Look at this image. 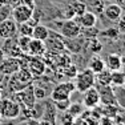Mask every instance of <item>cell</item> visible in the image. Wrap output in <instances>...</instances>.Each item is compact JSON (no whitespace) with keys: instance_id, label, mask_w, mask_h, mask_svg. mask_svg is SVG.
Listing matches in <instances>:
<instances>
[{"instance_id":"6da1fadb","label":"cell","mask_w":125,"mask_h":125,"mask_svg":"<svg viewBox=\"0 0 125 125\" xmlns=\"http://www.w3.org/2000/svg\"><path fill=\"white\" fill-rule=\"evenodd\" d=\"M21 113V106L13 99L0 97V116L5 120H15Z\"/></svg>"},{"instance_id":"7a4b0ae2","label":"cell","mask_w":125,"mask_h":125,"mask_svg":"<svg viewBox=\"0 0 125 125\" xmlns=\"http://www.w3.org/2000/svg\"><path fill=\"white\" fill-rule=\"evenodd\" d=\"M57 29L62 37L69 39V40L77 39L81 35V27L75 19H65L64 21L57 23Z\"/></svg>"},{"instance_id":"3957f363","label":"cell","mask_w":125,"mask_h":125,"mask_svg":"<svg viewBox=\"0 0 125 125\" xmlns=\"http://www.w3.org/2000/svg\"><path fill=\"white\" fill-rule=\"evenodd\" d=\"M94 87V73L89 68L77 72L75 76V88L77 92L84 93L87 89Z\"/></svg>"},{"instance_id":"277c9868","label":"cell","mask_w":125,"mask_h":125,"mask_svg":"<svg viewBox=\"0 0 125 125\" xmlns=\"http://www.w3.org/2000/svg\"><path fill=\"white\" fill-rule=\"evenodd\" d=\"M75 91H76V88H75V83L73 81L59 83V84L51 91V100L57 101V100L71 99V96H72V93Z\"/></svg>"},{"instance_id":"5b68a950","label":"cell","mask_w":125,"mask_h":125,"mask_svg":"<svg viewBox=\"0 0 125 125\" xmlns=\"http://www.w3.org/2000/svg\"><path fill=\"white\" fill-rule=\"evenodd\" d=\"M15 101L20 104L21 108H32L36 103V99H35V94H33V85L29 84L27 85L24 89L19 92H15L13 93Z\"/></svg>"},{"instance_id":"8992f818","label":"cell","mask_w":125,"mask_h":125,"mask_svg":"<svg viewBox=\"0 0 125 125\" xmlns=\"http://www.w3.org/2000/svg\"><path fill=\"white\" fill-rule=\"evenodd\" d=\"M32 15H33V8L23 4V3L21 4H17L13 10H11V16H12L13 21L16 23V24L28 21L32 17Z\"/></svg>"},{"instance_id":"52a82bcc","label":"cell","mask_w":125,"mask_h":125,"mask_svg":"<svg viewBox=\"0 0 125 125\" xmlns=\"http://www.w3.org/2000/svg\"><path fill=\"white\" fill-rule=\"evenodd\" d=\"M44 43H45L47 51H51L55 55L60 53L64 49V45H65L61 35H57L56 32H52V31H49V36L47 37V40Z\"/></svg>"},{"instance_id":"ba28073f","label":"cell","mask_w":125,"mask_h":125,"mask_svg":"<svg viewBox=\"0 0 125 125\" xmlns=\"http://www.w3.org/2000/svg\"><path fill=\"white\" fill-rule=\"evenodd\" d=\"M0 48L3 49V52L5 53V56H10V57H19L23 53L21 49H20V47H19V44H17V36L1 40Z\"/></svg>"},{"instance_id":"9c48e42d","label":"cell","mask_w":125,"mask_h":125,"mask_svg":"<svg viewBox=\"0 0 125 125\" xmlns=\"http://www.w3.org/2000/svg\"><path fill=\"white\" fill-rule=\"evenodd\" d=\"M17 36V24L13 21L12 17L0 21V39H11Z\"/></svg>"},{"instance_id":"30bf717a","label":"cell","mask_w":125,"mask_h":125,"mask_svg":"<svg viewBox=\"0 0 125 125\" xmlns=\"http://www.w3.org/2000/svg\"><path fill=\"white\" fill-rule=\"evenodd\" d=\"M84 96H83V105L88 109H93L96 106H99L100 104V94H99V91H97L96 87H92L87 89L84 92Z\"/></svg>"},{"instance_id":"8fae6325","label":"cell","mask_w":125,"mask_h":125,"mask_svg":"<svg viewBox=\"0 0 125 125\" xmlns=\"http://www.w3.org/2000/svg\"><path fill=\"white\" fill-rule=\"evenodd\" d=\"M20 69L17 57H7L0 62V75L3 76H12Z\"/></svg>"},{"instance_id":"7c38bea8","label":"cell","mask_w":125,"mask_h":125,"mask_svg":"<svg viewBox=\"0 0 125 125\" xmlns=\"http://www.w3.org/2000/svg\"><path fill=\"white\" fill-rule=\"evenodd\" d=\"M99 91L100 94V103L103 105H117L115 99V93H113V87L112 85H94Z\"/></svg>"},{"instance_id":"4fadbf2b","label":"cell","mask_w":125,"mask_h":125,"mask_svg":"<svg viewBox=\"0 0 125 125\" xmlns=\"http://www.w3.org/2000/svg\"><path fill=\"white\" fill-rule=\"evenodd\" d=\"M45 61L41 57H36V56H31L29 59V64H28V69L29 72L32 73L33 79H37V77L43 76L44 72H45Z\"/></svg>"},{"instance_id":"5bb4252c","label":"cell","mask_w":125,"mask_h":125,"mask_svg":"<svg viewBox=\"0 0 125 125\" xmlns=\"http://www.w3.org/2000/svg\"><path fill=\"white\" fill-rule=\"evenodd\" d=\"M73 19L79 23V25L81 27V28H91V27H94L97 24L96 13H93L92 11H88V10L85 11L83 15L76 16V17H73Z\"/></svg>"},{"instance_id":"9a60e30c","label":"cell","mask_w":125,"mask_h":125,"mask_svg":"<svg viewBox=\"0 0 125 125\" xmlns=\"http://www.w3.org/2000/svg\"><path fill=\"white\" fill-rule=\"evenodd\" d=\"M103 13L108 20H111V21H117V20L123 16V8L118 4L113 3V4H108V5L104 7Z\"/></svg>"},{"instance_id":"2e32d148","label":"cell","mask_w":125,"mask_h":125,"mask_svg":"<svg viewBox=\"0 0 125 125\" xmlns=\"http://www.w3.org/2000/svg\"><path fill=\"white\" fill-rule=\"evenodd\" d=\"M105 68L109 69L111 72H115V71H120L121 67H123V57L117 53H108L105 57Z\"/></svg>"},{"instance_id":"e0dca14e","label":"cell","mask_w":125,"mask_h":125,"mask_svg":"<svg viewBox=\"0 0 125 125\" xmlns=\"http://www.w3.org/2000/svg\"><path fill=\"white\" fill-rule=\"evenodd\" d=\"M56 112H57V109L55 108V105H53L52 100H44V112H43V116H41V118L43 120H47L49 121L52 125H56ZM40 118V120H41Z\"/></svg>"},{"instance_id":"ac0fdd59","label":"cell","mask_w":125,"mask_h":125,"mask_svg":"<svg viewBox=\"0 0 125 125\" xmlns=\"http://www.w3.org/2000/svg\"><path fill=\"white\" fill-rule=\"evenodd\" d=\"M47 52L45 43L41 40H36V39H31L28 47V55L29 56H36V57H41L44 53Z\"/></svg>"},{"instance_id":"d6986e66","label":"cell","mask_w":125,"mask_h":125,"mask_svg":"<svg viewBox=\"0 0 125 125\" xmlns=\"http://www.w3.org/2000/svg\"><path fill=\"white\" fill-rule=\"evenodd\" d=\"M88 68L92 71V72L96 75V73L101 72L103 69H105V62L104 60L97 55H93L91 59H89V62H88Z\"/></svg>"},{"instance_id":"ffe728a7","label":"cell","mask_w":125,"mask_h":125,"mask_svg":"<svg viewBox=\"0 0 125 125\" xmlns=\"http://www.w3.org/2000/svg\"><path fill=\"white\" fill-rule=\"evenodd\" d=\"M48 36H49V28H48V27H45V25H43V24H36V25L33 27L32 39L45 41Z\"/></svg>"},{"instance_id":"44dd1931","label":"cell","mask_w":125,"mask_h":125,"mask_svg":"<svg viewBox=\"0 0 125 125\" xmlns=\"http://www.w3.org/2000/svg\"><path fill=\"white\" fill-rule=\"evenodd\" d=\"M111 75L112 72L109 69H103L101 72L94 75V85H111Z\"/></svg>"},{"instance_id":"7402d4cb","label":"cell","mask_w":125,"mask_h":125,"mask_svg":"<svg viewBox=\"0 0 125 125\" xmlns=\"http://www.w3.org/2000/svg\"><path fill=\"white\" fill-rule=\"evenodd\" d=\"M15 77H16L21 84H25V85L32 84V80H33V76L29 72L28 68H20V69L15 73Z\"/></svg>"},{"instance_id":"603a6c76","label":"cell","mask_w":125,"mask_h":125,"mask_svg":"<svg viewBox=\"0 0 125 125\" xmlns=\"http://www.w3.org/2000/svg\"><path fill=\"white\" fill-rule=\"evenodd\" d=\"M113 93L117 106L125 109V87H113Z\"/></svg>"},{"instance_id":"cb8c5ba5","label":"cell","mask_w":125,"mask_h":125,"mask_svg":"<svg viewBox=\"0 0 125 125\" xmlns=\"http://www.w3.org/2000/svg\"><path fill=\"white\" fill-rule=\"evenodd\" d=\"M125 84V75L121 71H115L111 75V85L112 87H123Z\"/></svg>"},{"instance_id":"d4e9b609","label":"cell","mask_w":125,"mask_h":125,"mask_svg":"<svg viewBox=\"0 0 125 125\" xmlns=\"http://www.w3.org/2000/svg\"><path fill=\"white\" fill-rule=\"evenodd\" d=\"M69 7H71V10L73 11L75 17L83 15L85 11H87V4H85V3H83V1H80V0H73V1L69 4Z\"/></svg>"},{"instance_id":"484cf974","label":"cell","mask_w":125,"mask_h":125,"mask_svg":"<svg viewBox=\"0 0 125 125\" xmlns=\"http://www.w3.org/2000/svg\"><path fill=\"white\" fill-rule=\"evenodd\" d=\"M32 32H33V25H31V23H29V21L17 24V35L32 37Z\"/></svg>"},{"instance_id":"4316f807","label":"cell","mask_w":125,"mask_h":125,"mask_svg":"<svg viewBox=\"0 0 125 125\" xmlns=\"http://www.w3.org/2000/svg\"><path fill=\"white\" fill-rule=\"evenodd\" d=\"M33 94H35L36 101H43V100L47 99V96H48V91H47L45 85L36 84V85H33Z\"/></svg>"},{"instance_id":"83f0119b","label":"cell","mask_w":125,"mask_h":125,"mask_svg":"<svg viewBox=\"0 0 125 125\" xmlns=\"http://www.w3.org/2000/svg\"><path fill=\"white\" fill-rule=\"evenodd\" d=\"M67 112L69 113L73 118H77L79 116L83 115V112H84V105H83V104H79V103H71V105H69V108L67 109Z\"/></svg>"},{"instance_id":"f1b7e54d","label":"cell","mask_w":125,"mask_h":125,"mask_svg":"<svg viewBox=\"0 0 125 125\" xmlns=\"http://www.w3.org/2000/svg\"><path fill=\"white\" fill-rule=\"evenodd\" d=\"M88 49L91 51L93 55H97V53H99L100 51L103 49V44H101L96 37L89 39V41H88Z\"/></svg>"},{"instance_id":"f546056e","label":"cell","mask_w":125,"mask_h":125,"mask_svg":"<svg viewBox=\"0 0 125 125\" xmlns=\"http://www.w3.org/2000/svg\"><path fill=\"white\" fill-rule=\"evenodd\" d=\"M32 37H28V36H21L19 35L17 36V44H19L20 49H21L23 53H28V47H29V41H31Z\"/></svg>"},{"instance_id":"4dcf8cb0","label":"cell","mask_w":125,"mask_h":125,"mask_svg":"<svg viewBox=\"0 0 125 125\" xmlns=\"http://www.w3.org/2000/svg\"><path fill=\"white\" fill-rule=\"evenodd\" d=\"M55 108L57 111H61V112H67V109L69 108L71 105V100L67 99V100H57V101H52Z\"/></svg>"},{"instance_id":"1f68e13d","label":"cell","mask_w":125,"mask_h":125,"mask_svg":"<svg viewBox=\"0 0 125 125\" xmlns=\"http://www.w3.org/2000/svg\"><path fill=\"white\" fill-rule=\"evenodd\" d=\"M113 121H115V125H125V109L118 108L116 116L113 117Z\"/></svg>"},{"instance_id":"d6a6232c","label":"cell","mask_w":125,"mask_h":125,"mask_svg":"<svg viewBox=\"0 0 125 125\" xmlns=\"http://www.w3.org/2000/svg\"><path fill=\"white\" fill-rule=\"evenodd\" d=\"M103 35L105 37L111 39V40H117V39L120 37V31H118L117 28H109V29H105V31L103 32Z\"/></svg>"},{"instance_id":"836d02e7","label":"cell","mask_w":125,"mask_h":125,"mask_svg":"<svg viewBox=\"0 0 125 125\" xmlns=\"http://www.w3.org/2000/svg\"><path fill=\"white\" fill-rule=\"evenodd\" d=\"M91 7L93 8V11H92L93 13H103L105 4H104L103 0H93V3L91 4Z\"/></svg>"},{"instance_id":"e575fe53","label":"cell","mask_w":125,"mask_h":125,"mask_svg":"<svg viewBox=\"0 0 125 125\" xmlns=\"http://www.w3.org/2000/svg\"><path fill=\"white\" fill-rule=\"evenodd\" d=\"M60 123H61V125H73L75 118H73L68 112H64V115H62L61 118H60Z\"/></svg>"},{"instance_id":"d590c367","label":"cell","mask_w":125,"mask_h":125,"mask_svg":"<svg viewBox=\"0 0 125 125\" xmlns=\"http://www.w3.org/2000/svg\"><path fill=\"white\" fill-rule=\"evenodd\" d=\"M67 69L64 71V73H65V76L67 77H69V79H75V76L77 75V68L75 67V65H68V67H65Z\"/></svg>"},{"instance_id":"8d00e7d4","label":"cell","mask_w":125,"mask_h":125,"mask_svg":"<svg viewBox=\"0 0 125 125\" xmlns=\"http://www.w3.org/2000/svg\"><path fill=\"white\" fill-rule=\"evenodd\" d=\"M99 125H115V121H113V118H111V117H101L100 118V123H99Z\"/></svg>"},{"instance_id":"74e56055","label":"cell","mask_w":125,"mask_h":125,"mask_svg":"<svg viewBox=\"0 0 125 125\" xmlns=\"http://www.w3.org/2000/svg\"><path fill=\"white\" fill-rule=\"evenodd\" d=\"M117 21H118V28L117 29L120 31V33H121V32H125V15L124 13H123V16H121Z\"/></svg>"},{"instance_id":"f35d334b","label":"cell","mask_w":125,"mask_h":125,"mask_svg":"<svg viewBox=\"0 0 125 125\" xmlns=\"http://www.w3.org/2000/svg\"><path fill=\"white\" fill-rule=\"evenodd\" d=\"M21 3L25 5H28V7H31V8H33V10H35V7H36V0H21Z\"/></svg>"},{"instance_id":"ab89813d","label":"cell","mask_w":125,"mask_h":125,"mask_svg":"<svg viewBox=\"0 0 125 125\" xmlns=\"http://www.w3.org/2000/svg\"><path fill=\"white\" fill-rule=\"evenodd\" d=\"M39 125H52V124H51L49 121L43 120V118H41V120H39Z\"/></svg>"},{"instance_id":"60d3db41","label":"cell","mask_w":125,"mask_h":125,"mask_svg":"<svg viewBox=\"0 0 125 125\" xmlns=\"http://www.w3.org/2000/svg\"><path fill=\"white\" fill-rule=\"evenodd\" d=\"M5 57H7V56H5V53L3 52V49H1V48H0V62H1L3 60H4Z\"/></svg>"},{"instance_id":"b9f144b4","label":"cell","mask_w":125,"mask_h":125,"mask_svg":"<svg viewBox=\"0 0 125 125\" xmlns=\"http://www.w3.org/2000/svg\"><path fill=\"white\" fill-rule=\"evenodd\" d=\"M116 4H118L120 7H123V5H125V0H116Z\"/></svg>"},{"instance_id":"7bdbcfd3","label":"cell","mask_w":125,"mask_h":125,"mask_svg":"<svg viewBox=\"0 0 125 125\" xmlns=\"http://www.w3.org/2000/svg\"><path fill=\"white\" fill-rule=\"evenodd\" d=\"M121 8H123V13L125 15V5H123V7H121Z\"/></svg>"},{"instance_id":"ee69618b","label":"cell","mask_w":125,"mask_h":125,"mask_svg":"<svg viewBox=\"0 0 125 125\" xmlns=\"http://www.w3.org/2000/svg\"><path fill=\"white\" fill-rule=\"evenodd\" d=\"M1 121H3V120H1V116H0V125H1Z\"/></svg>"},{"instance_id":"f6af8a7d","label":"cell","mask_w":125,"mask_h":125,"mask_svg":"<svg viewBox=\"0 0 125 125\" xmlns=\"http://www.w3.org/2000/svg\"><path fill=\"white\" fill-rule=\"evenodd\" d=\"M0 44H1V39H0Z\"/></svg>"}]
</instances>
